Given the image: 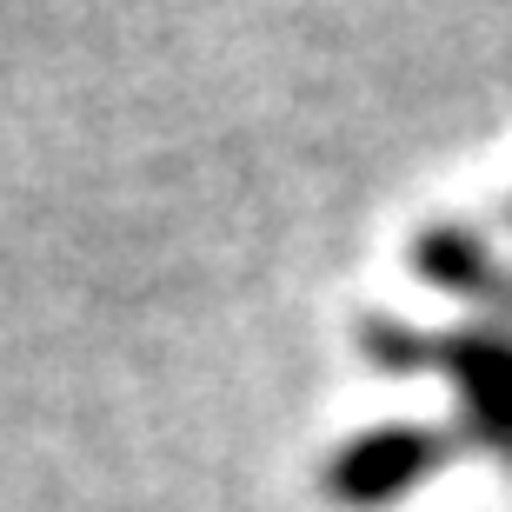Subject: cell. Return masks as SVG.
Instances as JSON below:
<instances>
[{"label":"cell","mask_w":512,"mask_h":512,"mask_svg":"<svg viewBox=\"0 0 512 512\" xmlns=\"http://www.w3.org/2000/svg\"><path fill=\"white\" fill-rule=\"evenodd\" d=\"M366 360L386 373H446L459 386V439L473 453L512 459V326H459V333H419L399 320L360 326Z\"/></svg>","instance_id":"cell-1"},{"label":"cell","mask_w":512,"mask_h":512,"mask_svg":"<svg viewBox=\"0 0 512 512\" xmlns=\"http://www.w3.org/2000/svg\"><path fill=\"white\" fill-rule=\"evenodd\" d=\"M453 453H466L459 426L453 433H439V426H373L326 466V493L346 499V506H386L406 486L433 479Z\"/></svg>","instance_id":"cell-2"},{"label":"cell","mask_w":512,"mask_h":512,"mask_svg":"<svg viewBox=\"0 0 512 512\" xmlns=\"http://www.w3.org/2000/svg\"><path fill=\"white\" fill-rule=\"evenodd\" d=\"M413 266L433 286L459 293L493 313V326H512V260H499V247L466 220H433L413 240Z\"/></svg>","instance_id":"cell-3"},{"label":"cell","mask_w":512,"mask_h":512,"mask_svg":"<svg viewBox=\"0 0 512 512\" xmlns=\"http://www.w3.org/2000/svg\"><path fill=\"white\" fill-rule=\"evenodd\" d=\"M506 220H512V207H506Z\"/></svg>","instance_id":"cell-4"}]
</instances>
